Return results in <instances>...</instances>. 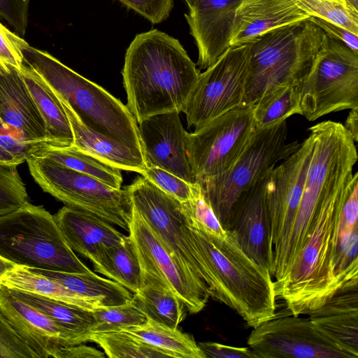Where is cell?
Wrapping results in <instances>:
<instances>
[{"instance_id": "4316f807", "label": "cell", "mask_w": 358, "mask_h": 358, "mask_svg": "<svg viewBox=\"0 0 358 358\" xmlns=\"http://www.w3.org/2000/svg\"><path fill=\"white\" fill-rule=\"evenodd\" d=\"M27 268L55 280L99 308L124 304L133 299L134 294L126 287L111 279L103 278L93 271L74 273Z\"/></svg>"}, {"instance_id": "5bb4252c", "label": "cell", "mask_w": 358, "mask_h": 358, "mask_svg": "<svg viewBox=\"0 0 358 358\" xmlns=\"http://www.w3.org/2000/svg\"><path fill=\"white\" fill-rule=\"evenodd\" d=\"M312 151L313 136L310 134L299 148L277 165L265 179L273 252L271 276L283 257L289 238Z\"/></svg>"}, {"instance_id": "f5cc1de1", "label": "cell", "mask_w": 358, "mask_h": 358, "mask_svg": "<svg viewBox=\"0 0 358 358\" xmlns=\"http://www.w3.org/2000/svg\"><path fill=\"white\" fill-rule=\"evenodd\" d=\"M347 6L354 12L358 13V0H344Z\"/></svg>"}, {"instance_id": "60d3db41", "label": "cell", "mask_w": 358, "mask_h": 358, "mask_svg": "<svg viewBox=\"0 0 358 358\" xmlns=\"http://www.w3.org/2000/svg\"><path fill=\"white\" fill-rule=\"evenodd\" d=\"M26 41L13 34L0 22V68L10 66L21 70L23 56L21 47Z\"/></svg>"}, {"instance_id": "4dcf8cb0", "label": "cell", "mask_w": 358, "mask_h": 358, "mask_svg": "<svg viewBox=\"0 0 358 358\" xmlns=\"http://www.w3.org/2000/svg\"><path fill=\"white\" fill-rule=\"evenodd\" d=\"M122 331L165 351L171 357L206 358L192 336L149 318L143 324Z\"/></svg>"}, {"instance_id": "f1b7e54d", "label": "cell", "mask_w": 358, "mask_h": 358, "mask_svg": "<svg viewBox=\"0 0 358 358\" xmlns=\"http://www.w3.org/2000/svg\"><path fill=\"white\" fill-rule=\"evenodd\" d=\"M0 285L36 294L92 311L99 308L55 280L18 265H15L0 277Z\"/></svg>"}, {"instance_id": "d590c367", "label": "cell", "mask_w": 358, "mask_h": 358, "mask_svg": "<svg viewBox=\"0 0 358 358\" xmlns=\"http://www.w3.org/2000/svg\"><path fill=\"white\" fill-rule=\"evenodd\" d=\"M310 17H319L358 34V13L331 0H295Z\"/></svg>"}, {"instance_id": "8fae6325", "label": "cell", "mask_w": 358, "mask_h": 358, "mask_svg": "<svg viewBox=\"0 0 358 358\" xmlns=\"http://www.w3.org/2000/svg\"><path fill=\"white\" fill-rule=\"evenodd\" d=\"M248 345L256 358H357L358 351L340 343L308 318L275 315L255 327Z\"/></svg>"}, {"instance_id": "ee69618b", "label": "cell", "mask_w": 358, "mask_h": 358, "mask_svg": "<svg viewBox=\"0 0 358 358\" xmlns=\"http://www.w3.org/2000/svg\"><path fill=\"white\" fill-rule=\"evenodd\" d=\"M29 0H0V17L24 36L27 26Z\"/></svg>"}, {"instance_id": "f6af8a7d", "label": "cell", "mask_w": 358, "mask_h": 358, "mask_svg": "<svg viewBox=\"0 0 358 358\" xmlns=\"http://www.w3.org/2000/svg\"><path fill=\"white\" fill-rule=\"evenodd\" d=\"M358 227V173L355 176L349 194L342 207L339 233L351 230Z\"/></svg>"}, {"instance_id": "484cf974", "label": "cell", "mask_w": 358, "mask_h": 358, "mask_svg": "<svg viewBox=\"0 0 358 358\" xmlns=\"http://www.w3.org/2000/svg\"><path fill=\"white\" fill-rule=\"evenodd\" d=\"M141 283L133 299L146 317L171 328H178L187 309L169 285L157 275L142 269Z\"/></svg>"}, {"instance_id": "e0dca14e", "label": "cell", "mask_w": 358, "mask_h": 358, "mask_svg": "<svg viewBox=\"0 0 358 358\" xmlns=\"http://www.w3.org/2000/svg\"><path fill=\"white\" fill-rule=\"evenodd\" d=\"M138 124L147 166L159 167L187 182H195L186 153L187 131L179 113L152 115Z\"/></svg>"}, {"instance_id": "4fadbf2b", "label": "cell", "mask_w": 358, "mask_h": 358, "mask_svg": "<svg viewBox=\"0 0 358 358\" xmlns=\"http://www.w3.org/2000/svg\"><path fill=\"white\" fill-rule=\"evenodd\" d=\"M132 206L157 234L181 267L203 284L194 251L185 232L187 223L182 203L143 176L125 187Z\"/></svg>"}, {"instance_id": "ac0fdd59", "label": "cell", "mask_w": 358, "mask_h": 358, "mask_svg": "<svg viewBox=\"0 0 358 358\" xmlns=\"http://www.w3.org/2000/svg\"><path fill=\"white\" fill-rule=\"evenodd\" d=\"M241 0H196L185 15L198 49L200 69L212 66L230 47Z\"/></svg>"}, {"instance_id": "e575fe53", "label": "cell", "mask_w": 358, "mask_h": 358, "mask_svg": "<svg viewBox=\"0 0 358 358\" xmlns=\"http://www.w3.org/2000/svg\"><path fill=\"white\" fill-rule=\"evenodd\" d=\"M92 313L95 321L92 333L122 331L148 320L134 299L124 304L97 308Z\"/></svg>"}, {"instance_id": "ba28073f", "label": "cell", "mask_w": 358, "mask_h": 358, "mask_svg": "<svg viewBox=\"0 0 358 358\" xmlns=\"http://www.w3.org/2000/svg\"><path fill=\"white\" fill-rule=\"evenodd\" d=\"M41 188L66 206L93 214L129 231L132 213L130 196L87 174L39 155L26 160Z\"/></svg>"}, {"instance_id": "8992f818", "label": "cell", "mask_w": 358, "mask_h": 358, "mask_svg": "<svg viewBox=\"0 0 358 358\" xmlns=\"http://www.w3.org/2000/svg\"><path fill=\"white\" fill-rule=\"evenodd\" d=\"M0 255L29 268L92 271L69 246L54 215L30 202L0 217Z\"/></svg>"}, {"instance_id": "8d00e7d4", "label": "cell", "mask_w": 358, "mask_h": 358, "mask_svg": "<svg viewBox=\"0 0 358 358\" xmlns=\"http://www.w3.org/2000/svg\"><path fill=\"white\" fill-rule=\"evenodd\" d=\"M17 166L0 164V217L29 203L26 187Z\"/></svg>"}, {"instance_id": "74e56055", "label": "cell", "mask_w": 358, "mask_h": 358, "mask_svg": "<svg viewBox=\"0 0 358 358\" xmlns=\"http://www.w3.org/2000/svg\"><path fill=\"white\" fill-rule=\"evenodd\" d=\"M182 205L188 221L216 235L224 236L227 234V230L224 229L217 218L199 182H194L191 199L182 203Z\"/></svg>"}, {"instance_id": "f35d334b", "label": "cell", "mask_w": 358, "mask_h": 358, "mask_svg": "<svg viewBox=\"0 0 358 358\" xmlns=\"http://www.w3.org/2000/svg\"><path fill=\"white\" fill-rule=\"evenodd\" d=\"M141 176L181 203L189 200L193 194L194 182H187L159 167L147 166Z\"/></svg>"}, {"instance_id": "9c48e42d", "label": "cell", "mask_w": 358, "mask_h": 358, "mask_svg": "<svg viewBox=\"0 0 358 358\" xmlns=\"http://www.w3.org/2000/svg\"><path fill=\"white\" fill-rule=\"evenodd\" d=\"M299 89L303 115L309 121L358 108V53L325 34Z\"/></svg>"}, {"instance_id": "2e32d148", "label": "cell", "mask_w": 358, "mask_h": 358, "mask_svg": "<svg viewBox=\"0 0 358 358\" xmlns=\"http://www.w3.org/2000/svg\"><path fill=\"white\" fill-rule=\"evenodd\" d=\"M266 178L238 197L231 208L226 230L233 231L244 252L271 273L273 252L264 192Z\"/></svg>"}, {"instance_id": "bcb514c9", "label": "cell", "mask_w": 358, "mask_h": 358, "mask_svg": "<svg viewBox=\"0 0 358 358\" xmlns=\"http://www.w3.org/2000/svg\"><path fill=\"white\" fill-rule=\"evenodd\" d=\"M198 345L206 358H256L249 347H234L210 341L199 343Z\"/></svg>"}, {"instance_id": "d6986e66", "label": "cell", "mask_w": 358, "mask_h": 358, "mask_svg": "<svg viewBox=\"0 0 358 358\" xmlns=\"http://www.w3.org/2000/svg\"><path fill=\"white\" fill-rule=\"evenodd\" d=\"M0 312L39 358L54 357L59 348L74 345L68 334L52 319L2 285Z\"/></svg>"}, {"instance_id": "7c38bea8", "label": "cell", "mask_w": 358, "mask_h": 358, "mask_svg": "<svg viewBox=\"0 0 358 358\" xmlns=\"http://www.w3.org/2000/svg\"><path fill=\"white\" fill-rule=\"evenodd\" d=\"M250 57L249 44L229 47L203 73L183 110L188 127L197 130L242 105Z\"/></svg>"}, {"instance_id": "d4e9b609", "label": "cell", "mask_w": 358, "mask_h": 358, "mask_svg": "<svg viewBox=\"0 0 358 358\" xmlns=\"http://www.w3.org/2000/svg\"><path fill=\"white\" fill-rule=\"evenodd\" d=\"M21 73L45 122L47 138L51 146L70 147L73 134L67 115L59 99L31 69L24 64Z\"/></svg>"}, {"instance_id": "f907efd6", "label": "cell", "mask_w": 358, "mask_h": 358, "mask_svg": "<svg viewBox=\"0 0 358 358\" xmlns=\"http://www.w3.org/2000/svg\"><path fill=\"white\" fill-rule=\"evenodd\" d=\"M0 164L18 166L22 162L15 155L0 145Z\"/></svg>"}, {"instance_id": "cb8c5ba5", "label": "cell", "mask_w": 358, "mask_h": 358, "mask_svg": "<svg viewBox=\"0 0 358 358\" xmlns=\"http://www.w3.org/2000/svg\"><path fill=\"white\" fill-rule=\"evenodd\" d=\"M357 287L340 290L306 313L329 336L358 351Z\"/></svg>"}, {"instance_id": "7bdbcfd3", "label": "cell", "mask_w": 358, "mask_h": 358, "mask_svg": "<svg viewBox=\"0 0 358 358\" xmlns=\"http://www.w3.org/2000/svg\"><path fill=\"white\" fill-rule=\"evenodd\" d=\"M0 145L15 155L22 163L26 162L30 156L40 154L48 148L20 141L1 118Z\"/></svg>"}, {"instance_id": "30bf717a", "label": "cell", "mask_w": 358, "mask_h": 358, "mask_svg": "<svg viewBox=\"0 0 358 358\" xmlns=\"http://www.w3.org/2000/svg\"><path fill=\"white\" fill-rule=\"evenodd\" d=\"M252 106L241 105L187 133L186 153L195 182L227 171L241 155L256 127Z\"/></svg>"}, {"instance_id": "ffe728a7", "label": "cell", "mask_w": 358, "mask_h": 358, "mask_svg": "<svg viewBox=\"0 0 358 358\" xmlns=\"http://www.w3.org/2000/svg\"><path fill=\"white\" fill-rule=\"evenodd\" d=\"M0 118L20 141L51 146L45 122L21 71L13 66L0 68Z\"/></svg>"}, {"instance_id": "9a60e30c", "label": "cell", "mask_w": 358, "mask_h": 358, "mask_svg": "<svg viewBox=\"0 0 358 358\" xmlns=\"http://www.w3.org/2000/svg\"><path fill=\"white\" fill-rule=\"evenodd\" d=\"M142 269L159 276L171 287L190 313H197L210 297L208 287L186 272L166 250L159 238L132 206L129 226Z\"/></svg>"}, {"instance_id": "5b68a950", "label": "cell", "mask_w": 358, "mask_h": 358, "mask_svg": "<svg viewBox=\"0 0 358 358\" xmlns=\"http://www.w3.org/2000/svg\"><path fill=\"white\" fill-rule=\"evenodd\" d=\"M325 34L308 19L271 29L248 43L250 57L242 105H254L278 87L300 86Z\"/></svg>"}, {"instance_id": "83f0119b", "label": "cell", "mask_w": 358, "mask_h": 358, "mask_svg": "<svg viewBox=\"0 0 358 358\" xmlns=\"http://www.w3.org/2000/svg\"><path fill=\"white\" fill-rule=\"evenodd\" d=\"M10 289L16 296L37 308L57 323L68 334L73 345L88 341L95 323L92 310L36 294Z\"/></svg>"}, {"instance_id": "7a4b0ae2", "label": "cell", "mask_w": 358, "mask_h": 358, "mask_svg": "<svg viewBox=\"0 0 358 358\" xmlns=\"http://www.w3.org/2000/svg\"><path fill=\"white\" fill-rule=\"evenodd\" d=\"M185 232L210 297L231 308L252 328L275 315L269 271L244 252L233 231L216 235L187 220Z\"/></svg>"}, {"instance_id": "11a10c76", "label": "cell", "mask_w": 358, "mask_h": 358, "mask_svg": "<svg viewBox=\"0 0 358 358\" xmlns=\"http://www.w3.org/2000/svg\"><path fill=\"white\" fill-rule=\"evenodd\" d=\"M331 1H337V2L341 3H343V5H345V6H347V5H346V3H345V1H344V0H331ZM347 7H348V6H347ZM355 13H356V12H355Z\"/></svg>"}, {"instance_id": "681fc988", "label": "cell", "mask_w": 358, "mask_h": 358, "mask_svg": "<svg viewBox=\"0 0 358 358\" xmlns=\"http://www.w3.org/2000/svg\"><path fill=\"white\" fill-rule=\"evenodd\" d=\"M343 126L350 134L354 141L357 143L358 141V108L350 109Z\"/></svg>"}, {"instance_id": "ab89813d", "label": "cell", "mask_w": 358, "mask_h": 358, "mask_svg": "<svg viewBox=\"0 0 358 358\" xmlns=\"http://www.w3.org/2000/svg\"><path fill=\"white\" fill-rule=\"evenodd\" d=\"M0 358H39L0 312Z\"/></svg>"}, {"instance_id": "3957f363", "label": "cell", "mask_w": 358, "mask_h": 358, "mask_svg": "<svg viewBox=\"0 0 358 358\" xmlns=\"http://www.w3.org/2000/svg\"><path fill=\"white\" fill-rule=\"evenodd\" d=\"M309 131L313 136L312 155L289 238L273 275L276 283L290 272L308 238L317 211L349 193L353 167L358 159L355 142L343 124L329 120L311 127Z\"/></svg>"}, {"instance_id": "44dd1931", "label": "cell", "mask_w": 358, "mask_h": 358, "mask_svg": "<svg viewBox=\"0 0 358 358\" xmlns=\"http://www.w3.org/2000/svg\"><path fill=\"white\" fill-rule=\"evenodd\" d=\"M54 217L71 249L93 264L106 249L127 238L108 222L77 208L65 206Z\"/></svg>"}, {"instance_id": "603a6c76", "label": "cell", "mask_w": 358, "mask_h": 358, "mask_svg": "<svg viewBox=\"0 0 358 358\" xmlns=\"http://www.w3.org/2000/svg\"><path fill=\"white\" fill-rule=\"evenodd\" d=\"M57 98L72 129V147L121 171L136 172L139 174L143 173L147 164L142 151L130 148L91 131L80 122L66 103Z\"/></svg>"}, {"instance_id": "6da1fadb", "label": "cell", "mask_w": 358, "mask_h": 358, "mask_svg": "<svg viewBox=\"0 0 358 358\" xmlns=\"http://www.w3.org/2000/svg\"><path fill=\"white\" fill-rule=\"evenodd\" d=\"M122 75L127 107L139 123L157 114L183 113L200 71L178 39L152 29L129 44Z\"/></svg>"}, {"instance_id": "7402d4cb", "label": "cell", "mask_w": 358, "mask_h": 358, "mask_svg": "<svg viewBox=\"0 0 358 358\" xmlns=\"http://www.w3.org/2000/svg\"><path fill=\"white\" fill-rule=\"evenodd\" d=\"M310 17L295 0H241L230 47L247 44L268 31Z\"/></svg>"}, {"instance_id": "d6a6232c", "label": "cell", "mask_w": 358, "mask_h": 358, "mask_svg": "<svg viewBox=\"0 0 358 358\" xmlns=\"http://www.w3.org/2000/svg\"><path fill=\"white\" fill-rule=\"evenodd\" d=\"M38 155L94 177L114 188H121L122 176L120 169L72 146L63 148L50 146Z\"/></svg>"}, {"instance_id": "b9f144b4", "label": "cell", "mask_w": 358, "mask_h": 358, "mask_svg": "<svg viewBox=\"0 0 358 358\" xmlns=\"http://www.w3.org/2000/svg\"><path fill=\"white\" fill-rule=\"evenodd\" d=\"M152 24H159L169 16L173 0H118Z\"/></svg>"}, {"instance_id": "db71d44e", "label": "cell", "mask_w": 358, "mask_h": 358, "mask_svg": "<svg viewBox=\"0 0 358 358\" xmlns=\"http://www.w3.org/2000/svg\"><path fill=\"white\" fill-rule=\"evenodd\" d=\"M183 1L187 3V5L188 6L189 5L192 3L196 0H183Z\"/></svg>"}, {"instance_id": "c3c4849f", "label": "cell", "mask_w": 358, "mask_h": 358, "mask_svg": "<svg viewBox=\"0 0 358 358\" xmlns=\"http://www.w3.org/2000/svg\"><path fill=\"white\" fill-rule=\"evenodd\" d=\"M105 357L104 353L101 351L82 343L60 347L54 355V358H103Z\"/></svg>"}, {"instance_id": "7dc6e473", "label": "cell", "mask_w": 358, "mask_h": 358, "mask_svg": "<svg viewBox=\"0 0 358 358\" xmlns=\"http://www.w3.org/2000/svg\"><path fill=\"white\" fill-rule=\"evenodd\" d=\"M309 19L318 25L327 35L342 41L352 51L358 53L357 34L319 17H310Z\"/></svg>"}, {"instance_id": "816d5d0a", "label": "cell", "mask_w": 358, "mask_h": 358, "mask_svg": "<svg viewBox=\"0 0 358 358\" xmlns=\"http://www.w3.org/2000/svg\"><path fill=\"white\" fill-rule=\"evenodd\" d=\"M15 264L0 255V277L14 267Z\"/></svg>"}, {"instance_id": "f546056e", "label": "cell", "mask_w": 358, "mask_h": 358, "mask_svg": "<svg viewBox=\"0 0 358 358\" xmlns=\"http://www.w3.org/2000/svg\"><path fill=\"white\" fill-rule=\"evenodd\" d=\"M94 265V271L120 283L133 294L141 283V266L134 245L128 236L117 245L108 248Z\"/></svg>"}, {"instance_id": "52a82bcc", "label": "cell", "mask_w": 358, "mask_h": 358, "mask_svg": "<svg viewBox=\"0 0 358 358\" xmlns=\"http://www.w3.org/2000/svg\"><path fill=\"white\" fill-rule=\"evenodd\" d=\"M301 143L287 142V120L256 129L245 149L224 173L197 181L224 229L231 208L238 197L265 178L280 163L295 152Z\"/></svg>"}, {"instance_id": "836d02e7", "label": "cell", "mask_w": 358, "mask_h": 358, "mask_svg": "<svg viewBox=\"0 0 358 358\" xmlns=\"http://www.w3.org/2000/svg\"><path fill=\"white\" fill-rule=\"evenodd\" d=\"M88 341L98 344L110 358L171 357L165 351L124 331L92 333Z\"/></svg>"}, {"instance_id": "277c9868", "label": "cell", "mask_w": 358, "mask_h": 358, "mask_svg": "<svg viewBox=\"0 0 358 358\" xmlns=\"http://www.w3.org/2000/svg\"><path fill=\"white\" fill-rule=\"evenodd\" d=\"M23 62L66 103L94 132L143 152L137 122L126 105L97 84L80 76L47 52L25 43Z\"/></svg>"}, {"instance_id": "1f68e13d", "label": "cell", "mask_w": 358, "mask_h": 358, "mask_svg": "<svg viewBox=\"0 0 358 358\" xmlns=\"http://www.w3.org/2000/svg\"><path fill=\"white\" fill-rule=\"evenodd\" d=\"M295 114L303 115L298 85L280 86L269 91L253 105L252 109L256 129L271 127Z\"/></svg>"}]
</instances>
